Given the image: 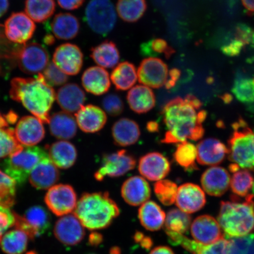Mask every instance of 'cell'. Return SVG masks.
Wrapping results in <instances>:
<instances>
[{
    "instance_id": "obj_1",
    "label": "cell",
    "mask_w": 254,
    "mask_h": 254,
    "mask_svg": "<svg viewBox=\"0 0 254 254\" xmlns=\"http://www.w3.org/2000/svg\"><path fill=\"white\" fill-rule=\"evenodd\" d=\"M202 103L194 95L177 97L165 105L161 115L166 132L161 142L179 144L188 139L198 141L205 133L203 123L207 117Z\"/></svg>"
},
{
    "instance_id": "obj_2",
    "label": "cell",
    "mask_w": 254,
    "mask_h": 254,
    "mask_svg": "<svg viewBox=\"0 0 254 254\" xmlns=\"http://www.w3.org/2000/svg\"><path fill=\"white\" fill-rule=\"evenodd\" d=\"M9 94L43 123H49V113L56 94L42 74L36 78H15L11 82Z\"/></svg>"
},
{
    "instance_id": "obj_3",
    "label": "cell",
    "mask_w": 254,
    "mask_h": 254,
    "mask_svg": "<svg viewBox=\"0 0 254 254\" xmlns=\"http://www.w3.org/2000/svg\"><path fill=\"white\" fill-rule=\"evenodd\" d=\"M120 209L108 192L84 193L77 202L74 215L90 230L109 227L119 217Z\"/></svg>"
},
{
    "instance_id": "obj_4",
    "label": "cell",
    "mask_w": 254,
    "mask_h": 254,
    "mask_svg": "<svg viewBox=\"0 0 254 254\" xmlns=\"http://www.w3.org/2000/svg\"><path fill=\"white\" fill-rule=\"evenodd\" d=\"M253 194L240 201L232 195L231 201H221L218 222L227 237L247 236L254 230V201Z\"/></svg>"
},
{
    "instance_id": "obj_5",
    "label": "cell",
    "mask_w": 254,
    "mask_h": 254,
    "mask_svg": "<svg viewBox=\"0 0 254 254\" xmlns=\"http://www.w3.org/2000/svg\"><path fill=\"white\" fill-rule=\"evenodd\" d=\"M232 127L233 132L228 140V158L232 164L254 172V132L242 118Z\"/></svg>"
},
{
    "instance_id": "obj_6",
    "label": "cell",
    "mask_w": 254,
    "mask_h": 254,
    "mask_svg": "<svg viewBox=\"0 0 254 254\" xmlns=\"http://www.w3.org/2000/svg\"><path fill=\"white\" fill-rule=\"evenodd\" d=\"M47 156L49 155L42 148L25 146L17 153L5 158L1 167L16 183L23 184L26 182L34 167Z\"/></svg>"
},
{
    "instance_id": "obj_7",
    "label": "cell",
    "mask_w": 254,
    "mask_h": 254,
    "mask_svg": "<svg viewBox=\"0 0 254 254\" xmlns=\"http://www.w3.org/2000/svg\"><path fill=\"white\" fill-rule=\"evenodd\" d=\"M85 14L89 27L98 34L106 36L116 24V11L111 0H91Z\"/></svg>"
},
{
    "instance_id": "obj_8",
    "label": "cell",
    "mask_w": 254,
    "mask_h": 254,
    "mask_svg": "<svg viewBox=\"0 0 254 254\" xmlns=\"http://www.w3.org/2000/svg\"><path fill=\"white\" fill-rule=\"evenodd\" d=\"M19 68L26 74H37L43 71L49 63L47 50L39 43L25 44L12 54Z\"/></svg>"
},
{
    "instance_id": "obj_9",
    "label": "cell",
    "mask_w": 254,
    "mask_h": 254,
    "mask_svg": "<svg viewBox=\"0 0 254 254\" xmlns=\"http://www.w3.org/2000/svg\"><path fill=\"white\" fill-rule=\"evenodd\" d=\"M135 166V158L125 150L105 154L100 167L94 173V178L98 182H102L106 177H122L134 170Z\"/></svg>"
},
{
    "instance_id": "obj_10",
    "label": "cell",
    "mask_w": 254,
    "mask_h": 254,
    "mask_svg": "<svg viewBox=\"0 0 254 254\" xmlns=\"http://www.w3.org/2000/svg\"><path fill=\"white\" fill-rule=\"evenodd\" d=\"M77 194L68 184H58L48 190L44 198L46 204L57 216H64L74 210L77 204Z\"/></svg>"
},
{
    "instance_id": "obj_11",
    "label": "cell",
    "mask_w": 254,
    "mask_h": 254,
    "mask_svg": "<svg viewBox=\"0 0 254 254\" xmlns=\"http://www.w3.org/2000/svg\"><path fill=\"white\" fill-rule=\"evenodd\" d=\"M169 71L166 63L156 57H148L143 60L137 71L139 83L152 88L164 86Z\"/></svg>"
},
{
    "instance_id": "obj_12",
    "label": "cell",
    "mask_w": 254,
    "mask_h": 254,
    "mask_svg": "<svg viewBox=\"0 0 254 254\" xmlns=\"http://www.w3.org/2000/svg\"><path fill=\"white\" fill-rule=\"evenodd\" d=\"M83 53L75 44H62L57 48L54 53L53 63L66 75L78 74L83 65Z\"/></svg>"
},
{
    "instance_id": "obj_13",
    "label": "cell",
    "mask_w": 254,
    "mask_h": 254,
    "mask_svg": "<svg viewBox=\"0 0 254 254\" xmlns=\"http://www.w3.org/2000/svg\"><path fill=\"white\" fill-rule=\"evenodd\" d=\"M36 26L24 12H14L4 24L5 34L12 43L25 44L33 36Z\"/></svg>"
},
{
    "instance_id": "obj_14",
    "label": "cell",
    "mask_w": 254,
    "mask_h": 254,
    "mask_svg": "<svg viewBox=\"0 0 254 254\" xmlns=\"http://www.w3.org/2000/svg\"><path fill=\"white\" fill-rule=\"evenodd\" d=\"M171 244L180 246L192 254H229V242L222 238L213 244L205 245L197 241L189 239L183 234L165 230Z\"/></svg>"
},
{
    "instance_id": "obj_15",
    "label": "cell",
    "mask_w": 254,
    "mask_h": 254,
    "mask_svg": "<svg viewBox=\"0 0 254 254\" xmlns=\"http://www.w3.org/2000/svg\"><path fill=\"white\" fill-rule=\"evenodd\" d=\"M54 233L64 245L74 246L80 243L85 235L84 227L74 214L63 216L57 221Z\"/></svg>"
},
{
    "instance_id": "obj_16",
    "label": "cell",
    "mask_w": 254,
    "mask_h": 254,
    "mask_svg": "<svg viewBox=\"0 0 254 254\" xmlns=\"http://www.w3.org/2000/svg\"><path fill=\"white\" fill-rule=\"evenodd\" d=\"M138 171L141 176L151 182H158L166 178L171 171L168 158L158 152H152L139 159Z\"/></svg>"
},
{
    "instance_id": "obj_17",
    "label": "cell",
    "mask_w": 254,
    "mask_h": 254,
    "mask_svg": "<svg viewBox=\"0 0 254 254\" xmlns=\"http://www.w3.org/2000/svg\"><path fill=\"white\" fill-rule=\"evenodd\" d=\"M21 229L31 240L46 233L51 226L49 212L41 206H34L28 209L20 222Z\"/></svg>"
},
{
    "instance_id": "obj_18",
    "label": "cell",
    "mask_w": 254,
    "mask_h": 254,
    "mask_svg": "<svg viewBox=\"0 0 254 254\" xmlns=\"http://www.w3.org/2000/svg\"><path fill=\"white\" fill-rule=\"evenodd\" d=\"M190 232L195 241L205 245L224 238L218 222L209 215H202L195 218L190 227Z\"/></svg>"
},
{
    "instance_id": "obj_19",
    "label": "cell",
    "mask_w": 254,
    "mask_h": 254,
    "mask_svg": "<svg viewBox=\"0 0 254 254\" xmlns=\"http://www.w3.org/2000/svg\"><path fill=\"white\" fill-rule=\"evenodd\" d=\"M176 202L180 210L187 214L194 213L205 206V193L195 184H184L178 188Z\"/></svg>"
},
{
    "instance_id": "obj_20",
    "label": "cell",
    "mask_w": 254,
    "mask_h": 254,
    "mask_svg": "<svg viewBox=\"0 0 254 254\" xmlns=\"http://www.w3.org/2000/svg\"><path fill=\"white\" fill-rule=\"evenodd\" d=\"M14 133L21 145L31 147L42 140L45 135V130L43 123L37 117L25 116L19 120Z\"/></svg>"
},
{
    "instance_id": "obj_21",
    "label": "cell",
    "mask_w": 254,
    "mask_h": 254,
    "mask_svg": "<svg viewBox=\"0 0 254 254\" xmlns=\"http://www.w3.org/2000/svg\"><path fill=\"white\" fill-rule=\"evenodd\" d=\"M231 177L224 168L213 166L202 174L201 183L202 189L208 195L213 196L223 195L229 189Z\"/></svg>"
},
{
    "instance_id": "obj_22",
    "label": "cell",
    "mask_w": 254,
    "mask_h": 254,
    "mask_svg": "<svg viewBox=\"0 0 254 254\" xmlns=\"http://www.w3.org/2000/svg\"><path fill=\"white\" fill-rule=\"evenodd\" d=\"M196 150V161L202 166H217L222 163L228 154V148L224 143L214 138H206L200 141Z\"/></svg>"
},
{
    "instance_id": "obj_23",
    "label": "cell",
    "mask_w": 254,
    "mask_h": 254,
    "mask_svg": "<svg viewBox=\"0 0 254 254\" xmlns=\"http://www.w3.org/2000/svg\"><path fill=\"white\" fill-rule=\"evenodd\" d=\"M75 116L79 128L86 133L100 131L107 121L106 112L99 107L92 104L82 106Z\"/></svg>"
},
{
    "instance_id": "obj_24",
    "label": "cell",
    "mask_w": 254,
    "mask_h": 254,
    "mask_svg": "<svg viewBox=\"0 0 254 254\" xmlns=\"http://www.w3.org/2000/svg\"><path fill=\"white\" fill-rule=\"evenodd\" d=\"M122 197L130 205L138 206L148 201L151 195L150 184L144 177L134 176L123 183Z\"/></svg>"
},
{
    "instance_id": "obj_25",
    "label": "cell",
    "mask_w": 254,
    "mask_h": 254,
    "mask_svg": "<svg viewBox=\"0 0 254 254\" xmlns=\"http://www.w3.org/2000/svg\"><path fill=\"white\" fill-rule=\"evenodd\" d=\"M59 177L58 168L47 156L43 158L31 171L29 181L34 188L47 190L55 185Z\"/></svg>"
},
{
    "instance_id": "obj_26",
    "label": "cell",
    "mask_w": 254,
    "mask_h": 254,
    "mask_svg": "<svg viewBox=\"0 0 254 254\" xmlns=\"http://www.w3.org/2000/svg\"><path fill=\"white\" fill-rule=\"evenodd\" d=\"M81 81L85 90L95 95L106 94L111 87L109 73L101 66L87 68L82 75Z\"/></svg>"
},
{
    "instance_id": "obj_27",
    "label": "cell",
    "mask_w": 254,
    "mask_h": 254,
    "mask_svg": "<svg viewBox=\"0 0 254 254\" xmlns=\"http://www.w3.org/2000/svg\"><path fill=\"white\" fill-rule=\"evenodd\" d=\"M57 103L68 113H77L86 100V95L77 84L70 83L59 89L56 95Z\"/></svg>"
},
{
    "instance_id": "obj_28",
    "label": "cell",
    "mask_w": 254,
    "mask_h": 254,
    "mask_svg": "<svg viewBox=\"0 0 254 254\" xmlns=\"http://www.w3.org/2000/svg\"><path fill=\"white\" fill-rule=\"evenodd\" d=\"M114 143L120 147L134 145L141 135L140 128L135 121L123 118L117 121L112 127Z\"/></svg>"
},
{
    "instance_id": "obj_29",
    "label": "cell",
    "mask_w": 254,
    "mask_h": 254,
    "mask_svg": "<svg viewBox=\"0 0 254 254\" xmlns=\"http://www.w3.org/2000/svg\"><path fill=\"white\" fill-rule=\"evenodd\" d=\"M130 109L141 114L149 112L156 104L153 91L145 85H137L128 91L127 96Z\"/></svg>"
},
{
    "instance_id": "obj_30",
    "label": "cell",
    "mask_w": 254,
    "mask_h": 254,
    "mask_svg": "<svg viewBox=\"0 0 254 254\" xmlns=\"http://www.w3.org/2000/svg\"><path fill=\"white\" fill-rule=\"evenodd\" d=\"M48 155L57 167L68 169L74 166L77 158V151L72 143L60 141L47 147Z\"/></svg>"
},
{
    "instance_id": "obj_31",
    "label": "cell",
    "mask_w": 254,
    "mask_h": 254,
    "mask_svg": "<svg viewBox=\"0 0 254 254\" xmlns=\"http://www.w3.org/2000/svg\"><path fill=\"white\" fill-rule=\"evenodd\" d=\"M51 134L60 139L74 138L77 132V124L70 113L59 112L50 117Z\"/></svg>"
},
{
    "instance_id": "obj_32",
    "label": "cell",
    "mask_w": 254,
    "mask_h": 254,
    "mask_svg": "<svg viewBox=\"0 0 254 254\" xmlns=\"http://www.w3.org/2000/svg\"><path fill=\"white\" fill-rule=\"evenodd\" d=\"M51 27L57 39L69 40L77 36L80 30V23L74 15L59 13L53 18Z\"/></svg>"
},
{
    "instance_id": "obj_33",
    "label": "cell",
    "mask_w": 254,
    "mask_h": 254,
    "mask_svg": "<svg viewBox=\"0 0 254 254\" xmlns=\"http://www.w3.org/2000/svg\"><path fill=\"white\" fill-rule=\"evenodd\" d=\"M138 218L143 227L146 230L157 231L163 226L166 215L156 202L147 201L139 208Z\"/></svg>"
},
{
    "instance_id": "obj_34",
    "label": "cell",
    "mask_w": 254,
    "mask_h": 254,
    "mask_svg": "<svg viewBox=\"0 0 254 254\" xmlns=\"http://www.w3.org/2000/svg\"><path fill=\"white\" fill-rule=\"evenodd\" d=\"M91 59L101 67L111 68L119 63L120 54L113 41L106 40L91 49Z\"/></svg>"
},
{
    "instance_id": "obj_35",
    "label": "cell",
    "mask_w": 254,
    "mask_h": 254,
    "mask_svg": "<svg viewBox=\"0 0 254 254\" xmlns=\"http://www.w3.org/2000/svg\"><path fill=\"white\" fill-rule=\"evenodd\" d=\"M138 75L135 66L128 62L121 63L113 69L111 79L117 90L126 91L134 86Z\"/></svg>"
},
{
    "instance_id": "obj_36",
    "label": "cell",
    "mask_w": 254,
    "mask_h": 254,
    "mask_svg": "<svg viewBox=\"0 0 254 254\" xmlns=\"http://www.w3.org/2000/svg\"><path fill=\"white\" fill-rule=\"evenodd\" d=\"M116 9L121 19L126 23L140 20L147 9L146 0H118Z\"/></svg>"
},
{
    "instance_id": "obj_37",
    "label": "cell",
    "mask_w": 254,
    "mask_h": 254,
    "mask_svg": "<svg viewBox=\"0 0 254 254\" xmlns=\"http://www.w3.org/2000/svg\"><path fill=\"white\" fill-rule=\"evenodd\" d=\"M55 10V0H26L25 2V14L37 23L47 20Z\"/></svg>"
},
{
    "instance_id": "obj_38",
    "label": "cell",
    "mask_w": 254,
    "mask_h": 254,
    "mask_svg": "<svg viewBox=\"0 0 254 254\" xmlns=\"http://www.w3.org/2000/svg\"><path fill=\"white\" fill-rule=\"evenodd\" d=\"M28 237L24 232L16 229L5 233L1 243V249L7 254H22L27 249Z\"/></svg>"
},
{
    "instance_id": "obj_39",
    "label": "cell",
    "mask_w": 254,
    "mask_h": 254,
    "mask_svg": "<svg viewBox=\"0 0 254 254\" xmlns=\"http://www.w3.org/2000/svg\"><path fill=\"white\" fill-rule=\"evenodd\" d=\"M196 157V147L187 141L179 143L174 153L175 161L187 171L197 169L195 164Z\"/></svg>"
},
{
    "instance_id": "obj_40",
    "label": "cell",
    "mask_w": 254,
    "mask_h": 254,
    "mask_svg": "<svg viewBox=\"0 0 254 254\" xmlns=\"http://www.w3.org/2000/svg\"><path fill=\"white\" fill-rule=\"evenodd\" d=\"M232 93L240 102L249 104L254 103V77L238 75L235 79Z\"/></svg>"
},
{
    "instance_id": "obj_41",
    "label": "cell",
    "mask_w": 254,
    "mask_h": 254,
    "mask_svg": "<svg viewBox=\"0 0 254 254\" xmlns=\"http://www.w3.org/2000/svg\"><path fill=\"white\" fill-rule=\"evenodd\" d=\"M191 223V217L185 212L179 209H171L165 221V230L186 234L188 232Z\"/></svg>"
},
{
    "instance_id": "obj_42",
    "label": "cell",
    "mask_w": 254,
    "mask_h": 254,
    "mask_svg": "<svg viewBox=\"0 0 254 254\" xmlns=\"http://www.w3.org/2000/svg\"><path fill=\"white\" fill-rule=\"evenodd\" d=\"M254 177L250 171L238 170L233 173L231 178L230 186L232 192L241 197H245L252 189Z\"/></svg>"
},
{
    "instance_id": "obj_43",
    "label": "cell",
    "mask_w": 254,
    "mask_h": 254,
    "mask_svg": "<svg viewBox=\"0 0 254 254\" xmlns=\"http://www.w3.org/2000/svg\"><path fill=\"white\" fill-rule=\"evenodd\" d=\"M140 52L143 56L155 57L163 55L167 59L172 56L175 50L161 38H155L141 44Z\"/></svg>"
},
{
    "instance_id": "obj_44",
    "label": "cell",
    "mask_w": 254,
    "mask_h": 254,
    "mask_svg": "<svg viewBox=\"0 0 254 254\" xmlns=\"http://www.w3.org/2000/svg\"><path fill=\"white\" fill-rule=\"evenodd\" d=\"M23 147L15 137L14 130L0 128V158L17 153Z\"/></svg>"
},
{
    "instance_id": "obj_45",
    "label": "cell",
    "mask_w": 254,
    "mask_h": 254,
    "mask_svg": "<svg viewBox=\"0 0 254 254\" xmlns=\"http://www.w3.org/2000/svg\"><path fill=\"white\" fill-rule=\"evenodd\" d=\"M16 182L0 170V205L11 207L15 202Z\"/></svg>"
},
{
    "instance_id": "obj_46",
    "label": "cell",
    "mask_w": 254,
    "mask_h": 254,
    "mask_svg": "<svg viewBox=\"0 0 254 254\" xmlns=\"http://www.w3.org/2000/svg\"><path fill=\"white\" fill-rule=\"evenodd\" d=\"M154 190L159 201L163 205L170 206L176 202L178 187L177 184L172 181H158L154 184Z\"/></svg>"
},
{
    "instance_id": "obj_47",
    "label": "cell",
    "mask_w": 254,
    "mask_h": 254,
    "mask_svg": "<svg viewBox=\"0 0 254 254\" xmlns=\"http://www.w3.org/2000/svg\"><path fill=\"white\" fill-rule=\"evenodd\" d=\"M229 238V254H254V234Z\"/></svg>"
},
{
    "instance_id": "obj_48",
    "label": "cell",
    "mask_w": 254,
    "mask_h": 254,
    "mask_svg": "<svg viewBox=\"0 0 254 254\" xmlns=\"http://www.w3.org/2000/svg\"><path fill=\"white\" fill-rule=\"evenodd\" d=\"M42 74L47 84L52 87L64 85L68 79L67 75L60 70L53 62L49 63Z\"/></svg>"
},
{
    "instance_id": "obj_49",
    "label": "cell",
    "mask_w": 254,
    "mask_h": 254,
    "mask_svg": "<svg viewBox=\"0 0 254 254\" xmlns=\"http://www.w3.org/2000/svg\"><path fill=\"white\" fill-rule=\"evenodd\" d=\"M104 110L110 116L117 117L125 110V104L118 94L111 93L105 96L102 100Z\"/></svg>"
},
{
    "instance_id": "obj_50",
    "label": "cell",
    "mask_w": 254,
    "mask_h": 254,
    "mask_svg": "<svg viewBox=\"0 0 254 254\" xmlns=\"http://www.w3.org/2000/svg\"><path fill=\"white\" fill-rule=\"evenodd\" d=\"M15 221L14 212L9 208L0 205V243L6 231L14 226Z\"/></svg>"
},
{
    "instance_id": "obj_51",
    "label": "cell",
    "mask_w": 254,
    "mask_h": 254,
    "mask_svg": "<svg viewBox=\"0 0 254 254\" xmlns=\"http://www.w3.org/2000/svg\"><path fill=\"white\" fill-rule=\"evenodd\" d=\"M182 75V72L179 69L173 68L171 69L168 74V77L165 87L166 90H170L173 89L177 84L178 81Z\"/></svg>"
},
{
    "instance_id": "obj_52",
    "label": "cell",
    "mask_w": 254,
    "mask_h": 254,
    "mask_svg": "<svg viewBox=\"0 0 254 254\" xmlns=\"http://www.w3.org/2000/svg\"><path fill=\"white\" fill-rule=\"evenodd\" d=\"M85 0H57L60 7L66 10H74L83 5Z\"/></svg>"
},
{
    "instance_id": "obj_53",
    "label": "cell",
    "mask_w": 254,
    "mask_h": 254,
    "mask_svg": "<svg viewBox=\"0 0 254 254\" xmlns=\"http://www.w3.org/2000/svg\"><path fill=\"white\" fill-rule=\"evenodd\" d=\"M134 240L139 243L145 249H150L152 246V241L150 237H145L140 232H136L134 236Z\"/></svg>"
},
{
    "instance_id": "obj_54",
    "label": "cell",
    "mask_w": 254,
    "mask_h": 254,
    "mask_svg": "<svg viewBox=\"0 0 254 254\" xmlns=\"http://www.w3.org/2000/svg\"><path fill=\"white\" fill-rule=\"evenodd\" d=\"M103 240L102 235L98 233H93L89 237V243H90V245L93 246L99 245L102 242Z\"/></svg>"
},
{
    "instance_id": "obj_55",
    "label": "cell",
    "mask_w": 254,
    "mask_h": 254,
    "mask_svg": "<svg viewBox=\"0 0 254 254\" xmlns=\"http://www.w3.org/2000/svg\"><path fill=\"white\" fill-rule=\"evenodd\" d=\"M150 254H175L172 249L167 246H159L152 250Z\"/></svg>"
},
{
    "instance_id": "obj_56",
    "label": "cell",
    "mask_w": 254,
    "mask_h": 254,
    "mask_svg": "<svg viewBox=\"0 0 254 254\" xmlns=\"http://www.w3.org/2000/svg\"><path fill=\"white\" fill-rule=\"evenodd\" d=\"M9 5L8 0H0V17L7 12Z\"/></svg>"
},
{
    "instance_id": "obj_57",
    "label": "cell",
    "mask_w": 254,
    "mask_h": 254,
    "mask_svg": "<svg viewBox=\"0 0 254 254\" xmlns=\"http://www.w3.org/2000/svg\"><path fill=\"white\" fill-rule=\"evenodd\" d=\"M244 7L249 12H254V0H241Z\"/></svg>"
},
{
    "instance_id": "obj_58",
    "label": "cell",
    "mask_w": 254,
    "mask_h": 254,
    "mask_svg": "<svg viewBox=\"0 0 254 254\" xmlns=\"http://www.w3.org/2000/svg\"><path fill=\"white\" fill-rule=\"evenodd\" d=\"M147 129L149 132H156L159 131L158 123L155 122H150L147 123Z\"/></svg>"
},
{
    "instance_id": "obj_59",
    "label": "cell",
    "mask_w": 254,
    "mask_h": 254,
    "mask_svg": "<svg viewBox=\"0 0 254 254\" xmlns=\"http://www.w3.org/2000/svg\"><path fill=\"white\" fill-rule=\"evenodd\" d=\"M46 43L48 44H53L55 42V39L52 36H47L45 38Z\"/></svg>"
},
{
    "instance_id": "obj_60",
    "label": "cell",
    "mask_w": 254,
    "mask_h": 254,
    "mask_svg": "<svg viewBox=\"0 0 254 254\" xmlns=\"http://www.w3.org/2000/svg\"><path fill=\"white\" fill-rule=\"evenodd\" d=\"M38 254L35 252H28L27 254Z\"/></svg>"
},
{
    "instance_id": "obj_61",
    "label": "cell",
    "mask_w": 254,
    "mask_h": 254,
    "mask_svg": "<svg viewBox=\"0 0 254 254\" xmlns=\"http://www.w3.org/2000/svg\"><path fill=\"white\" fill-rule=\"evenodd\" d=\"M252 190H253V195L254 196V182L253 183V185L252 187Z\"/></svg>"
},
{
    "instance_id": "obj_62",
    "label": "cell",
    "mask_w": 254,
    "mask_h": 254,
    "mask_svg": "<svg viewBox=\"0 0 254 254\" xmlns=\"http://www.w3.org/2000/svg\"></svg>"
},
{
    "instance_id": "obj_63",
    "label": "cell",
    "mask_w": 254,
    "mask_h": 254,
    "mask_svg": "<svg viewBox=\"0 0 254 254\" xmlns=\"http://www.w3.org/2000/svg\"></svg>"
}]
</instances>
